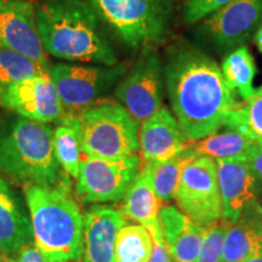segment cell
<instances>
[{
  "mask_svg": "<svg viewBox=\"0 0 262 262\" xmlns=\"http://www.w3.org/2000/svg\"><path fill=\"white\" fill-rule=\"evenodd\" d=\"M164 80L172 113L188 142L217 133L239 106L220 66L187 42L170 49Z\"/></svg>",
  "mask_w": 262,
  "mask_h": 262,
  "instance_id": "6da1fadb",
  "label": "cell"
},
{
  "mask_svg": "<svg viewBox=\"0 0 262 262\" xmlns=\"http://www.w3.org/2000/svg\"><path fill=\"white\" fill-rule=\"evenodd\" d=\"M34 6L47 54L72 62L119 63L89 0H41Z\"/></svg>",
  "mask_w": 262,
  "mask_h": 262,
  "instance_id": "7a4b0ae2",
  "label": "cell"
},
{
  "mask_svg": "<svg viewBox=\"0 0 262 262\" xmlns=\"http://www.w3.org/2000/svg\"><path fill=\"white\" fill-rule=\"evenodd\" d=\"M35 247L49 262L83 256L84 216L64 186H25Z\"/></svg>",
  "mask_w": 262,
  "mask_h": 262,
  "instance_id": "3957f363",
  "label": "cell"
},
{
  "mask_svg": "<svg viewBox=\"0 0 262 262\" xmlns=\"http://www.w3.org/2000/svg\"><path fill=\"white\" fill-rule=\"evenodd\" d=\"M52 135L47 124L18 116L2 118L0 171L25 186L54 187L60 180V164Z\"/></svg>",
  "mask_w": 262,
  "mask_h": 262,
  "instance_id": "277c9868",
  "label": "cell"
},
{
  "mask_svg": "<svg viewBox=\"0 0 262 262\" xmlns=\"http://www.w3.org/2000/svg\"><path fill=\"white\" fill-rule=\"evenodd\" d=\"M62 125L72 126L85 157L118 158L139 150V124L118 101L97 100L73 116H62Z\"/></svg>",
  "mask_w": 262,
  "mask_h": 262,
  "instance_id": "5b68a950",
  "label": "cell"
},
{
  "mask_svg": "<svg viewBox=\"0 0 262 262\" xmlns=\"http://www.w3.org/2000/svg\"><path fill=\"white\" fill-rule=\"evenodd\" d=\"M100 21L134 51L165 41L171 27L172 0H89Z\"/></svg>",
  "mask_w": 262,
  "mask_h": 262,
  "instance_id": "8992f818",
  "label": "cell"
},
{
  "mask_svg": "<svg viewBox=\"0 0 262 262\" xmlns=\"http://www.w3.org/2000/svg\"><path fill=\"white\" fill-rule=\"evenodd\" d=\"M50 77L60 96L63 114L73 116L106 94L126 74L125 63L91 66L57 63L50 67Z\"/></svg>",
  "mask_w": 262,
  "mask_h": 262,
  "instance_id": "52a82bcc",
  "label": "cell"
},
{
  "mask_svg": "<svg viewBox=\"0 0 262 262\" xmlns=\"http://www.w3.org/2000/svg\"><path fill=\"white\" fill-rule=\"evenodd\" d=\"M164 63L156 48H146L117 84L116 98L134 120L142 124L163 107Z\"/></svg>",
  "mask_w": 262,
  "mask_h": 262,
  "instance_id": "ba28073f",
  "label": "cell"
},
{
  "mask_svg": "<svg viewBox=\"0 0 262 262\" xmlns=\"http://www.w3.org/2000/svg\"><path fill=\"white\" fill-rule=\"evenodd\" d=\"M175 202L179 210L201 227L224 219L215 159L198 156L183 166Z\"/></svg>",
  "mask_w": 262,
  "mask_h": 262,
  "instance_id": "9c48e42d",
  "label": "cell"
},
{
  "mask_svg": "<svg viewBox=\"0 0 262 262\" xmlns=\"http://www.w3.org/2000/svg\"><path fill=\"white\" fill-rule=\"evenodd\" d=\"M141 169L140 156L85 157L75 192L83 202L111 203L124 198Z\"/></svg>",
  "mask_w": 262,
  "mask_h": 262,
  "instance_id": "30bf717a",
  "label": "cell"
},
{
  "mask_svg": "<svg viewBox=\"0 0 262 262\" xmlns=\"http://www.w3.org/2000/svg\"><path fill=\"white\" fill-rule=\"evenodd\" d=\"M262 25V0H232L206 16L199 32L220 51L231 52L244 47Z\"/></svg>",
  "mask_w": 262,
  "mask_h": 262,
  "instance_id": "8fae6325",
  "label": "cell"
},
{
  "mask_svg": "<svg viewBox=\"0 0 262 262\" xmlns=\"http://www.w3.org/2000/svg\"><path fill=\"white\" fill-rule=\"evenodd\" d=\"M0 106L16 116L42 124L61 119L63 114L50 72L12 84L0 96Z\"/></svg>",
  "mask_w": 262,
  "mask_h": 262,
  "instance_id": "7c38bea8",
  "label": "cell"
},
{
  "mask_svg": "<svg viewBox=\"0 0 262 262\" xmlns=\"http://www.w3.org/2000/svg\"><path fill=\"white\" fill-rule=\"evenodd\" d=\"M0 45L49 67L48 54L38 31L35 6L28 0H0Z\"/></svg>",
  "mask_w": 262,
  "mask_h": 262,
  "instance_id": "4fadbf2b",
  "label": "cell"
},
{
  "mask_svg": "<svg viewBox=\"0 0 262 262\" xmlns=\"http://www.w3.org/2000/svg\"><path fill=\"white\" fill-rule=\"evenodd\" d=\"M140 125L141 163L164 162L179 155L187 147L188 141L169 108L162 107Z\"/></svg>",
  "mask_w": 262,
  "mask_h": 262,
  "instance_id": "5bb4252c",
  "label": "cell"
},
{
  "mask_svg": "<svg viewBox=\"0 0 262 262\" xmlns=\"http://www.w3.org/2000/svg\"><path fill=\"white\" fill-rule=\"evenodd\" d=\"M224 220L234 222L256 199L258 179L244 160L215 159Z\"/></svg>",
  "mask_w": 262,
  "mask_h": 262,
  "instance_id": "9a60e30c",
  "label": "cell"
},
{
  "mask_svg": "<svg viewBox=\"0 0 262 262\" xmlns=\"http://www.w3.org/2000/svg\"><path fill=\"white\" fill-rule=\"evenodd\" d=\"M125 224L120 210L111 206L91 208L84 217L81 262H117V234Z\"/></svg>",
  "mask_w": 262,
  "mask_h": 262,
  "instance_id": "2e32d148",
  "label": "cell"
},
{
  "mask_svg": "<svg viewBox=\"0 0 262 262\" xmlns=\"http://www.w3.org/2000/svg\"><path fill=\"white\" fill-rule=\"evenodd\" d=\"M159 225L171 262H195L201 253L203 227L169 204L160 209Z\"/></svg>",
  "mask_w": 262,
  "mask_h": 262,
  "instance_id": "e0dca14e",
  "label": "cell"
},
{
  "mask_svg": "<svg viewBox=\"0 0 262 262\" xmlns=\"http://www.w3.org/2000/svg\"><path fill=\"white\" fill-rule=\"evenodd\" d=\"M33 243L31 217L9 183L0 178V251L6 256H14Z\"/></svg>",
  "mask_w": 262,
  "mask_h": 262,
  "instance_id": "ac0fdd59",
  "label": "cell"
},
{
  "mask_svg": "<svg viewBox=\"0 0 262 262\" xmlns=\"http://www.w3.org/2000/svg\"><path fill=\"white\" fill-rule=\"evenodd\" d=\"M262 249V205L255 199L229 226L221 262H242Z\"/></svg>",
  "mask_w": 262,
  "mask_h": 262,
  "instance_id": "d6986e66",
  "label": "cell"
},
{
  "mask_svg": "<svg viewBox=\"0 0 262 262\" xmlns=\"http://www.w3.org/2000/svg\"><path fill=\"white\" fill-rule=\"evenodd\" d=\"M123 199L120 211L127 220L145 226L147 229L159 225V211L163 202L156 194L148 175L142 168Z\"/></svg>",
  "mask_w": 262,
  "mask_h": 262,
  "instance_id": "ffe728a7",
  "label": "cell"
},
{
  "mask_svg": "<svg viewBox=\"0 0 262 262\" xmlns=\"http://www.w3.org/2000/svg\"><path fill=\"white\" fill-rule=\"evenodd\" d=\"M195 157H198V155L187 143V147L182 152L168 160L141 163V168L147 172L156 194L163 203H168L175 199L183 166Z\"/></svg>",
  "mask_w": 262,
  "mask_h": 262,
  "instance_id": "44dd1931",
  "label": "cell"
},
{
  "mask_svg": "<svg viewBox=\"0 0 262 262\" xmlns=\"http://www.w3.org/2000/svg\"><path fill=\"white\" fill-rule=\"evenodd\" d=\"M221 71L228 88L235 96L241 97L244 102L253 97L256 64L247 45L228 52L222 61Z\"/></svg>",
  "mask_w": 262,
  "mask_h": 262,
  "instance_id": "7402d4cb",
  "label": "cell"
},
{
  "mask_svg": "<svg viewBox=\"0 0 262 262\" xmlns=\"http://www.w3.org/2000/svg\"><path fill=\"white\" fill-rule=\"evenodd\" d=\"M254 145L255 142L243 134L231 129H227L224 133H215L202 140L188 142V146L196 155L210 157L212 159L243 160L249 149Z\"/></svg>",
  "mask_w": 262,
  "mask_h": 262,
  "instance_id": "603a6c76",
  "label": "cell"
},
{
  "mask_svg": "<svg viewBox=\"0 0 262 262\" xmlns=\"http://www.w3.org/2000/svg\"><path fill=\"white\" fill-rule=\"evenodd\" d=\"M153 250V239L142 225H124L116 241L117 262H148Z\"/></svg>",
  "mask_w": 262,
  "mask_h": 262,
  "instance_id": "cb8c5ba5",
  "label": "cell"
},
{
  "mask_svg": "<svg viewBox=\"0 0 262 262\" xmlns=\"http://www.w3.org/2000/svg\"><path fill=\"white\" fill-rule=\"evenodd\" d=\"M49 71V67L0 45V96L12 84L34 75L48 73Z\"/></svg>",
  "mask_w": 262,
  "mask_h": 262,
  "instance_id": "d4e9b609",
  "label": "cell"
},
{
  "mask_svg": "<svg viewBox=\"0 0 262 262\" xmlns=\"http://www.w3.org/2000/svg\"><path fill=\"white\" fill-rule=\"evenodd\" d=\"M224 126L243 134L257 145H262V97H251L228 113Z\"/></svg>",
  "mask_w": 262,
  "mask_h": 262,
  "instance_id": "484cf974",
  "label": "cell"
},
{
  "mask_svg": "<svg viewBox=\"0 0 262 262\" xmlns=\"http://www.w3.org/2000/svg\"><path fill=\"white\" fill-rule=\"evenodd\" d=\"M54 152L58 164L66 173L77 180L80 173L81 147L79 137L72 126L61 125L54 130L52 135Z\"/></svg>",
  "mask_w": 262,
  "mask_h": 262,
  "instance_id": "4316f807",
  "label": "cell"
},
{
  "mask_svg": "<svg viewBox=\"0 0 262 262\" xmlns=\"http://www.w3.org/2000/svg\"><path fill=\"white\" fill-rule=\"evenodd\" d=\"M231 222L222 220L203 227V241L199 256L195 262H221L225 237Z\"/></svg>",
  "mask_w": 262,
  "mask_h": 262,
  "instance_id": "83f0119b",
  "label": "cell"
},
{
  "mask_svg": "<svg viewBox=\"0 0 262 262\" xmlns=\"http://www.w3.org/2000/svg\"><path fill=\"white\" fill-rule=\"evenodd\" d=\"M232 0H186L183 4V19L186 24H198L206 16L225 6Z\"/></svg>",
  "mask_w": 262,
  "mask_h": 262,
  "instance_id": "f1b7e54d",
  "label": "cell"
},
{
  "mask_svg": "<svg viewBox=\"0 0 262 262\" xmlns=\"http://www.w3.org/2000/svg\"><path fill=\"white\" fill-rule=\"evenodd\" d=\"M153 239V250L148 262H171L169 249L164 241L160 225L148 229Z\"/></svg>",
  "mask_w": 262,
  "mask_h": 262,
  "instance_id": "f546056e",
  "label": "cell"
},
{
  "mask_svg": "<svg viewBox=\"0 0 262 262\" xmlns=\"http://www.w3.org/2000/svg\"><path fill=\"white\" fill-rule=\"evenodd\" d=\"M244 162L250 166L256 178L262 181V145H255L249 149L247 156L244 157Z\"/></svg>",
  "mask_w": 262,
  "mask_h": 262,
  "instance_id": "4dcf8cb0",
  "label": "cell"
},
{
  "mask_svg": "<svg viewBox=\"0 0 262 262\" xmlns=\"http://www.w3.org/2000/svg\"><path fill=\"white\" fill-rule=\"evenodd\" d=\"M10 257H12L14 262H49L47 258L42 256V254L35 247L34 243L22 248L17 254Z\"/></svg>",
  "mask_w": 262,
  "mask_h": 262,
  "instance_id": "1f68e13d",
  "label": "cell"
},
{
  "mask_svg": "<svg viewBox=\"0 0 262 262\" xmlns=\"http://www.w3.org/2000/svg\"><path fill=\"white\" fill-rule=\"evenodd\" d=\"M254 41H255V45H256V48L258 49V51L262 52V25L261 27L258 28L256 34H255Z\"/></svg>",
  "mask_w": 262,
  "mask_h": 262,
  "instance_id": "d6a6232c",
  "label": "cell"
},
{
  "mask_svg": "<svg viewBox=\"0 0 262 262\" xmlns=\"http://www.w3.org/2000/svg\"><path fill=\"white\" fill-rule=\"evenodd\" d=\"M242 262H262V249L260 251H257L256 254L253 255V256L245 258V260Z\"/></svg>",
  "mask_w": 262,
  "mask_h": 262,
  "instance_id": "836d02e7",
  "label": "cell"
},
{
  "mask_svg": "<svg viewBox=\"0 0 262 262\" xmlns=\"http://www.w3.org/2000/svg\"><path fill=\"white\" fill-rule=\"evenodd\" d=\"M0 262H14V261H12V257L6 256L4 254H0Z\"/></svg>",
  "mask_w": 262,
  "mask_h": 262,
  "instance_id": "e575fe53",
  "label": "cell"
},
{
  "mask_svg": "<svg viewBox=\"0 0 262 262\" xmlns=\"http://www.w3.org/2000/svg\"><path fill=\"white\" fill-rule=\"evenodd\" d=\"M253 97H262V85L260 88H258V89L255 90Z\"/></svg>",
  "mask_w": 262,
  "mask_h": 262,
  "instance_id": "d590c367",
  "label": "cell"
},
{
  "mask_svg": "<svg viewBox=\"0 0 262 262\" xmlns=\"http://www.w3.org/2000/svg\"><path fill=\"white\" fill-rule=\"evenodd\" d=\"M185 2H186V0H185Z\"/></svg>",
  "mask_w": 262,
  "mask_h": 262,
  "instance_id": "8d00e7d4",
  "label": "cell"
}]
</instances>
